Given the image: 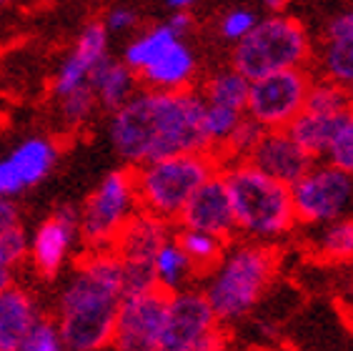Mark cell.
Wrapping results in <instances>:
<instances>
[{
	"label": "cell",
	"mask_w": 353,
	"mask_h": 351,
	"mask_svg": "<svg viewBox=\"0 0 353 351\" xmlns=\"http://www.w3.org/2000/svg\"><path fill=\"white\" fill-rule=\"evenodd\" d=\"M141 23V15H138L136 8L130 6H113L108 13L103 15V26L110 33H128Z\"/></svg>",
	"instance_id": "e575fe53"
},
{
	"label": "cell",
	"mask_w": 353,
	"mask_h": 351,
	"mask_svg": "<svg viewBox=\"0 0 353 351\" xmlns=\"http://www.w3.org/2000/svg\"><path fill=\"white\" fill-rule=\"evenodd\" d=\"M248 91H251V81L241 75L236 68H221L203 83V88L198 91L205 106H216V108H228V111H241L245 113V103H248Z\"/></svg>",
	"instance_id": "7402d4cb"
},
{
	"label": "cell",
	"mask_w": 353,
	"mask_h": 351,
	"mask_svg": "<svg viewBox=\"0 0 353 351\" xmlns=\"http://www.w3.org/2000/svg\"><path fill=\"white\" fill-rule=\"evenodd\" d=\"M81 236V211L73 206L55 209L30 236V261L43 276H55L65 266L75 238Z\"/></svg>",
	"instance_id": "4fadbf2b"
},
{
	"label": "cell",
	"mask_w": 353,
	"mask_h": 351,
	"mask_svg": "<svg viewBox=\"0 0 353 351\" xmlns=\"http://www.w3.org/2000/svg\"><path fill=\"white\" fill-rule=\"evenodd\" d=\"M245 113L228 108H216V106H205L203 111V131L205 141H208V153L216 158L218 151L223 149L228 138L236 133V129L243 123Z\"/></svg>",
	"instance_id": "83f0119b"
},
{
	"label": "cell",
	"mask_w": 353,
	"mask_h": 351,
	"mask_svg": "<svg viewBox=\"0 0 353 351\" xmlns=\"http://www.w3.org/2000/svg\"><path fill=\"white\" fill-rule=\"evenodd\" d=\"M198 63L193 50L185 41H176L168 50L158 55L150 63L138 81L150 91H161V93H178V91H190V83L196 78Z\"/></svg>",
	"instance_id": "ac0fdd59"
},
{
	"label": "cell",
	"mask_w": 353,
	"mask_h": 351,
	"mask_svg": "<svg viewBox=\"0 0 353 351\" xmlns=\"http://www.w3.org/2000/svg\"><path fill=\"white\" fill-rule=\"evenodd\" d=\"M108 41L110 35L103 21H90L83 26L73 50L65 55V61L61 63L53 78V93L58 98H65V95L90 86L93 73L110 58Z\"/></svg>",
	"instance_id": "5bb4252c"
},
{
	"label": "cell",
	"mask_w": 353,
	"mask_h": 351,
	"mask_svg": "<svg viewBox=\"0 0 353 351\" xmlns=\"http://www.w3.org/2000/svg\"><path fill=\"white\" fill-rule=\"evenodd\" d=\"M259 13L251 10V8H231L221 15L218 21V33L223 35L225 41L241 43L245 35H251V30L259 26Z\"/></svg>",
	"instance_id": "4dcf8cb0"
},
{
	"label": "cell",
	"mask_w": 353,
	"mask_h": 351,
	"mask_svg": "<svg viewBox=\"0 0 353 351\" xmlns=\"http://www.w3.org/2000/svg\"><path fill=\"white\" fill-rule=\"evenodd\" d=\"M18 351H68V349H65V341L61 336L58 321L41 319L33 326V331L28 334V339L23 341V346Z\"/></svg>",
	"instance_id": "1f68e13d"
},
{
	"label": "cell",
	"mask_w": 353,
	"mask_h": 351,
	"mask_svg": "<svg viewBox=\"0 0 353 351\" xmlns=\"http://www.w3.org/2000/svg\"><path fill=\"white\" fill-rule=\"evenodd\" d=\"M326 38H353V8L333 15L326 26Z\"/></svg>",
	"instance_id": "d590c367"
},
{
	"label": "cell",
	"mask_w": 353,
	"mask_h": 351,
	"mask_svg": "<svg viewBox=\"0 0 353 351\" xmlns=\"http://www.w3.org/2000/svg\"><path fill=\"white\" fill-rule=\"evenodd\" d=\"M15 226H21V209L15 206L13 198L0 196V231L15 229Z\"/></svg>",
	"instance_id": "8d00e7d4"
},
{
	"label": "cell",
	"mask_w": 353,
	"mask_h": 351,
	"mask_svg": "<svg viewBox=\"0 0 353 351\" xmlns=\"http://www.w3.org/2000/svg\"><path fill=\"white\" fill-rule=\"evenodd\" d=\"M181 229L188 231H203L228 241L236 234V216H233V206L228 189H225V178L218 171L216 176H211L201 189L190 196V201L185 203V209L178 216Z\"/></svg>",
	"instance_id": "9a60e30c"
},
{
	"label": "cell",
	"mask_w": 353,
	"mask_h": 351,
	"mask_svg": "<svg viewBox=\"0 0 353 351\" xmlns=\"http://www.w3.org/2000/svg\"><path fill=\"white\" fill-rule=\"evenodd\" d=\"M165 23H168L170 30H173L178 38H183L190 28H193V15H190V10H173Z\"/></svg>",
	"instance_id": "74e56055"
},
{
	"label": "cell",
	"mask_w": 353,
	"mask_h": 351,
	"mask_svg": "<svg viewBox=\"0 0 353 351\" xmlns=\"http://www.w3.org/2000/svg\"><path fill=\"white\" fill-rule=\"evenodd\" d=\"M311 81L313 75L306 68L251 81L245 115L263 126L265 131H285L306 108Z\"/></svg>",
	"instance_id": "30bf717a"
},
{
	"label": "cell",
	"mask_w": 353,
	"mask_h": 351,
	"mask_svg": "<svg viewBox=\"0 0 353 351\" xmlns=\"http://www.w3.org/2000/svg\"><path fill=\"white\" fill-rule=\"evenodd\" d=\"M58 153V143L46 135L21 141L6 158H0V196L15 198L38 186L53 171Z\"/></svg>",
	"instance_id": "7c38bea8"
},
{
	"label": "cell",
	"mask_w": 353,
	"mask_h": 351,
	"mask_svg": "<svg viewBox=\"0 0 353 351\" xmlns=\"http://www.w3.org/2000/svg\"><path fill=\"white\" fill-rule=\"evenodd\" d=\"M276 271V254L268 243L241 241L225 249L205 281L203 296L218 321H236L259 304Z\"/></svg>",
	"instance_id": "277c9868"
},
{
	"label": "cell",
	"mask_w": 353,
	"mask_h": 351,
	"mask_svg": "<svg viewBox=\"0 0 353 351\" xmlns=\"http://www.w3.org/2000/svg\"><path fill=\"white\" fill-rule=\"evenodd\" d=\"M168 294L161 289L123 298L110 346L116 351H161Z\"/></svg>",
	"instance_id": "8fae6325"
},
{
	"label": "cell",
	"mask_w": 353,
	"mask_h": 351,
	"mask_svg": "<svg viewBox=\"0 0 353 351\" xmlns=\"http://www.w3.org/2000/svg\"><path fill=\"white\" fill-rule=\"evenodd\" d=\"M218 171L221 163L211 153H185L145 163L141 169H133L138 206L143 214L168 223L178 221L190 196Z\"/></svg>",
	"instance_id": "5b68a950"
},
{
	"label": "cell",
	"mask_w": 353,
	"mask_h": 351,
	"mask_svg": "<svg viewBox=\"0 0 353 351\" xmlns=\"http://www.w3.org/2000/svg\"><path fill=\"white\" fill-rule=\"evenodd\" d=\"M328 163L353 176V115L348 126L343 129V133L339 135V141L331 149V153H328Z\"/></svg>",
	"instance_id": "836d02e7"
},
{
	"label": "cell",
	"mask_w": 353,
	"mask_h": 351,
	"mask_svg": "<svg viewBox=\"0 0 353 351\" xmlns=\"http://www.w3.org/2000/svg\"><path fill=\"white\" fill-rule=\"evenodd\" d=\"M153 271H156L158 289L165 291V294L183 291L185 284L190 281V276H196V271H193L190 261L185 258L183 251H181L176 238L165 241L158 249L156 258H153Z\"/></svg>",
	"instance_id": "cb8c5ba5"
},
{
	"label": "cell",
	"mask_w": 353,
	"mask_h": 351,
	"mask_svg": "<svg viewBox=\"0 0 353 351\" xmlns=\"http://www.w3.org/2000/svg\"><path fill=\"white\" fill-rule=\"evenodd\" d=\"M141 206L133 183V169L113 171L98 183L81 209V238L93 251H110L121 231Z\"/></svg>",
	"instance_id": "52a82bcc"
},
{
	"label": "cell",
	"mask_w": 353,
	"mask_h": 351,
	"mask_svg": "<svg viewBox=\"0 0 353 351\" xmlns=\"http://www.w3.org/2000/svg\"><path fill=\"white\" fill-rule=\"evenodd\" d=\"M311 50L308 30L299 18L273 13L261 18L251 35L236 43L231 53V68H236L248 81H259L265 75L306 68V63L311 61Z\"/></svg>",
	"instance_id": "8992f818"
},
{
	"label": "cell",
	"mask_w": 353,
	"mask_h": 351,
	"mask_svg": "<svg viewBox=\"0 0 353 351\" xmlns=\"http://www.w3.org/2000/svg\"><path fill=\"white\" fill-rule=\"evenodd\" d=\"M296 221L328 223L346 221L353 211V176L331 163H313L303 178L291 186Z\"/></svg>",
	"instance_id": "ba28073f"
},
{
	"label": "cell",
	"mask_w": 353,
	"mask_h": 351,
	"mask_svg": "<svg viewBox=\"0 0 353 351\" xmlns=\"http://www.w3.org/2000/svg\"><path fill=\"white\" fill-rule=\"evenodd\" d=\"M351 115L353 111L351 113H311V111H303L285 131L313 161H319V158H328L331 149L339 141V135L343 133V129L351 121Z\"/></svg>",
	"instance_id": "d6986e66"
},
{
	"label": "cell",
	"mask_w": 353,
	"mask_h": 351,
	"mask_svg": "<svg viewBox=\"0 0 353 351\" xmlns=\"http://www.w3.org/2000/svg\"><path fill=\"white\" fill-rule=\"evenodd\" d=\"M245 163H251L263 176L291 189L311 171L316 161L293 141L288 131H265Z\"/></svg>",
	"instance_id": "2e32d148"
},
{
	"label": "cell",
	"mask_w": 353,
	"mask_h": 351,
	"mask_svg": "<svg viewBox=\"0 0 353 351\" xmlns=\"http://www.w3.org/2000/svg\"><path fill=\"white\" fill-rule=\"evenodd\" d=\"M321 78L353 95V38H326L319 53Z\"/></svg>",
	"instance_id": "d4e9b609"
},
{
	"label": "cell",
	"mask_w": 353,
	"mask_h": 351,
	"mask_svg": "<svg viewBox=\"0 0 353 351\" xmlns=\"http://www.w3.org/2000/svg\"><path fill=\"white\" fill-rule=\"evenodd\" d=\"M90 88H93L98 106L110 111V113H116L138 93V75L123 61L108 58L93 73Z\"/></svg>",
	"instance_id": "44dd1931"
},
{
	"label": "cell",
	"mask_w": 353,
	"mask_h": 351,
	"mask_svg": "<svg viewBox=\"0 0 353 351\" xmlns=\"http://www.w3.org/2000/svg\"><path fill=\"white\" fill-rule=\"evenodd\" d=\"M319 251L328 258H348L353 256V221H336L323 226L319 238Z\"/></svg>",
	"instance_id": "f1b7e54d"
},
{
	"label": "cell",
	"mask_w": 353,
	"mask_h": 351,
	"mask_svg": "<svg viewBox=\"0 0 353 351\" xmlns=\"http://www.w3.org/2000/svg\"><path fill=\"white\" fill-rule=\"evenodd\" d=\"M221 321L201 291L168 294L161 351H221Z\"/></svg>",
	"instance_id": "9c48e42d"
},
{
	"label": "cell",
	"mask_w": 353,
	"mask_h": 351,
	"mask_svg": "<svg viewBox=\"0 0 353 351\" xmlns=\"http://www.w3.org/2000/svg\"><path fill=\"white\" fill-rule=\"evenodd\" d=\"M170 241V223L138 211L113 243V254L123 266H153L158 249Z\"/></svg>",
	"instance_id": "e0dca14e"
},
{
	"label": "cell",
	"mask_w": 353,
	"mask_h": 351,
	"mask_svg": "<svg viewBox=\"0 0 353 351\" xmlns=\"http://www.w3.org/2000/svg\"><path fill=\"white\" fill-rule=\"evenodd\" d=\"M41 311L33 296L21 286H10L0 294V351H18L33 326L41 321Z\"/></svg>",
	"instance_id": "ffe728a7"
},
{
	"label": "cell",
	"mask_w": 353,
	"mask_h": 351,
	"mask_svg": "<svg viewBox=\"0 0 353 351\" xmlns=\"http://www.w3.org/2000/svg\"><path fill=\"white\" fill-rule=\"evenodd\" d=\"M176 41H183V38H178V35L170 30L168 23H156V26L145 28L143 33H138L133 41H128L121 61L136 75H141L150 63L156 61L158 55L163 53V50H168Z\"/></svg>",
	"instance_id": "603a6c76"
},
{
	"label": "cell",
	"mask_w": 353,
	"mask_h": 351,
	"mask_svg": "<svg viewBox=\"0 0 353 351\" xmlns=\"http://www.w3.org/2000/svg\"><path fill=\"white\" fill-rule=\"evenodd\" d=\"M95 106H98V101H95V93H93V88L90 86H85V88H81V91H75V93L65 95V98H61L63 123H65L68 129H81L83 123L88 121L90 115L95 113Z\"/></svg>",
	"instance_id": "f546056e"
},
{
	"label": "cell",
	"mask_w": 353,
	"mask_h": 351,
	"mask_svg": "<svg viewBox=\"0 0 353 351\" xmlns=\"http://www.w3.org/2000/svg\"><path fill=\"white\" fill-rule=\"evenodd\" d=\"M28 254H30V236L23 226L0 231V266L15 269Z\"/></svg>",
	"instance_id": "d6a6232c"
},
{
	"label": "cell",
	"mask_w": 353,
	"mask_h": 351,
	"mask_svg": "<svg viewBox=\"0 0 353 351\" xmlns=\"http://www.w3.org/2000/svg\"><path fill=\"white\" fill-rule=\"evenodd\" d=\"M311 113H351L353 95L326 78H313L308 88L306 108Z\"/></svg>",
	"instance_id": "4316f807"
},
{
	"label": "cell",
	"mask_w": 353,
	"mask_h": 351,
	"mask_svg": "<svg viewBox=\"0 0 353 351\" xmlns=\"http://www.w3.org/2000/svg\"><path fill=\"white\" fill-rule=\"evenodd\" d=\"M203 111L205 101L193 88L178 93L143 88L110 115V146L133 169L173 155L208 153Z\"/></svg>",
	"instance_id": "6da1fadb"
},
{
	"label": "cell",
	"mask_w": 353,
	"mask_h": 351,
	"mask_svg": "<svg viewBox=\"0 0 353 351\" xmlns=\"http://www.w3.org/2000/svg\"><path fill=\"white\" fill-rule=\"evenodd\" d=\"M123 298L121 258L113 251L85 254L58 298V329L65 349L103 351L110 346Z\"/></svg>",
	"instance_id": "7a4b0ae2"
},
{
	"label": "cell",
	"mask_w": 353,
	"mask_h": 351,
	"mask_svg": "<svg viewBox=\"0 0 353 351\" xmlns=\"http://www.w3.org/2000/svg\"><path fill=\"white\" fill-rule=\"evenodd\" d=\"M165 6H168L170 10H190V8H193V0H168Z\"/></svg>",
	"instance_id": "ab89813d"
},
{
	"label": "cell",
	"mask_w": 353,
	"mask_h": 351,
	"mask_svg": "<svg viewBox=\"0 0 353 351\" xmlns=\"http://www.w3.org/2000/svg\"><path fill=\"white\" fill-rule=\"evenodd\" d=\"M221 173L231 196L236 231L248 241L268 243L293 229L296 211L288 186L263 176L251 163H231Z\"/></svg>",
	"instance_id": "3957f363"
},
{
	"label": "cell",
	"mask_w": 353,
	"mask_h": 351,
	"mask_svg": "<svg viewBox=\"0 0 353 351\" xmlns=\"http://www.w3.org/2000/svg\"><path fill=\"white\" fill-rule=\"evenodd\" d=\"M178 246L185 254V258L190 261L196 274H205V271H213L221 263L225 254V241L211 234H203V231H188L181 229V234L176 236Z\"/></svg>",
	"instance_id": "484cf974"
},
{
	"label": "cell",
	"mask_w": 353,
	"mask_h": 351,
	"mask_svg": "<svg viewBox=\"0 0 353 351\" xmlns=\"http://www.w3.org/2000/svg\"><path fill=\"white\" fill-rule=\"evenodd\" d=\"M13 284V269H6V266H0V294L8 291Z\"/></svg>",
	"instance_id": "f35d334b"
}]
</instances>
